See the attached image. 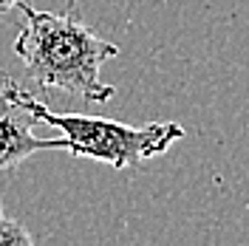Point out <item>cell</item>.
Returning <instances> with one entry per match:
<instances>
[{
    "label": "cell",
    "instance_id": "6da1fadb",
    "mask_svg": "<svg viewBox=\"0 0 249 246\" xmlns=\"http://www.w3.org/2000/svg\"><path fill=\"white\" fill-rule=\"evenodd\" d=\"M15 12L23 17L15 54L40 88L77 93L88 102H108L113 96L116 88L99 77V71L119 54L116 43L102 40L74 15L40 12L26 0Z\"/></svg>",
    "mask_w": 249,
    "mask_h": 246
},
{
    "label": "cell",
    "instance_id": "7a4b0ae2",
    "mask_svg": "<svg viewBox=\"0 0 249 246\" xmlns=\"http://www.w3.org/2000/svg\"><path fill=\"white\" fill-rule=\"evenodd\" d=\"M9 96L20 102L37 119V124H51L60 136L71 141V156L93 158L110 164L113 170H133L164 156L178 139H184V127L178 122H150V124H124L105 116H82V113H57L46 108L34 93L20 88L15 79L9 82Z\"/></svg>",
    "mask_w": 249,
    "mask_h": 246
},
{
    "label": "cell",
    "instance_id": "3957f363",
    "mask_svg": "<svg viewBox=\"0 0 249 246\" xmlns=\"http://www.w3.org/2000/svg\"><path fill=\"white\" fill-rule=\"evenodd\" d=\"M9 88V85H6ZM0 91V170H15L40 150H65L71 153V141L65 136L43 139L34 133L37 119L9 91Z\"/></svg>",
    "mask_w": 249,
    "mask_h": 246
},
{
    "label": "cell",
    "instance_id": "277c9868",
    "mask_svg": "<svg viewBox=\"0 0 249 246\" xmlns=\"http://www.w3.org/2000/svg\"><path fill=\"white\" fill-rule=\"evenodd\" d=\"M34 244H37V238L26 229V224L6 215V210L0 204V246H34Z\"/></svg>",
    "mask_w": 249,
    "mask_h": 246
},
{
    "label": "cell",
    "instance_id": "5b68a950",
    "mask_svg": "<svg viewBox=\"0 0 249 246\" xmlns=\"http://www.w3.org/2000/svg\"><path fill=\"white\" fill-rule=\"evenodd\" d=\"M20 3H23V0H0V15H9V12H15Z\"/></svg>",
    "mask_w": 249,
    "mask_h": 246
},
{
    "label": "cell",
    "instance_id": "8992f818",
    "mask_svg": "<svg viewBox=\"0 0 249 246\" xmlns=\"http://www.w3.org/2000/svg\"><path fill=\"white\" fill-rule=\"evenodd\" d=\"M9 82H12V77H9V74H6V71H3V68H0V91H3V88H6V85H9Z\"/></svg>",
    "mask_w": 249,
    "mask_h": 246
},
{
    "label": "cell",
    "instance_id": "52a82bcc",
    "mask_svg": "<svg viewBox=\"0 0 249 246\" xmlns=\"http://www.w3.org/2000/svg\"><path fill=\"white\" fill-rule=\"evenodd\" d=\"M74 3H77V0H68V9H74Z\"/></svg>",
    "mask_w": 249,
    "mask_h": 246
}]
</instances>
